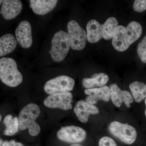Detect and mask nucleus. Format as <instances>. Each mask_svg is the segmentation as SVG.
Listing matches in <instances>:
<instances>
[{
	"label": "nucleus",
	"instance_id": "obj_1",
	"mask_svg": "<svg viewBox=\"0 0 146 146\" xmlns=\"http://www.w3.org/2000/svg\"><path fill=\"white\" fill-rule=\"evenodd\" d=\"M40 113V109L37 105L30 103L27 105L20 112L18 117L19 129L22 130L28 129L30 135L37 136L41 128L36 122V119Z\"/></svg>",
	"mask_w": 146,
	"mask_h": 146
},
{
	"label": "nucleus",
	"instance_id": "obj_2",
	"mask_svg": "<svg viewBox=\"0 0 146 146\" xmlns=\"http://www.w3.org/2000/svg\"><path fill=\"white\" fill-rule=\"evenodd\" d=\"M0 78L3 83L10 87H16L22 83L23 76L13 58L3 57L0 59Z\"/></svg>",
	"mask_w": 146,
	"mask_h": 146
},
{
	"label": "nucleus",
	"instance_id": "obj_3",
	"mask_svg": "<svg viewBox=\"0 0 146 146\" xmlns=\"http://www.w3.org/2000/svg\"><path fill=\"white\" fill-rule=\"evenodd\" d=\"M70 47L69 35L67 33L60 31L55 33L49 51L52 58L54 61L60 62L67 56Z\"/></svg>",
	"mask_w": 146,
	"mask_h": 146
},
{
	"label": "nucleus",
	"instance_id": "obj_4",
	"mask_svg": "<svg viewBox=\"0 0 146 146\" xmlns=\"http://www.w3.org/2000/svg\"><path fill=\"white\" fill-rule=\"evenodd\" d=\"M108 129L113 136L127 145L133 143L137 138L136 129L128 123L114 121L110 124Z\"/></svg>",
	"mask_w": 146,
	"mask_h": 146
},
{
	"label": "nucleus",
	"instance_id": "obj_5",
	"mask_svg": "<svg viewBox=\"0 0 146 146\" xmlns=\"http://www.w3.org/2000/svg\"><path fill=\"white\" fill-rule=\"evenodd\" d=\"M68 30L71 48L77 50L84 49L87 40L85 31L76 21L73 20L68 23Z\"/></svg>",
	"mask_w": 146,
	"mask_h": 146
},
{
	"label": "nucleus",
	"instance_id": "obj_6",
	"mask_svg": "<svg viewBox=\"0 0 146 146\" xmlns=\"http://www.w3.org/2000/svg\"><path fill=\"white\" fill-rule=\"evenodd\" d=\"M75 85V81L70 77L60 76L47 82L44 89L46 94L52 95L66 93L72 91Z\"/></svg>",
	"mask_w": 146,
	"mask_h": 146
},
{
	"label": "nucleus",
	"instance_id": "obj_7",
	"mask_svg": "<svg viewBox=\"0 0 146 146\" xmlns=\"http://www.w3.org/2000/svg\"><path fill=\"white\" fill-rule=\"evenodd\" d=\"M58 138L60 141L72 144H78L86 139V131L82 128L71 125L62 127L58 131Z\"/></svg>",
	"mask_w": 146,
	"mask_h": 146
},
{
	"label": "nucleus",
	"instance_id": "obj_8",
	"mask_svg": "<svg viewBox=\"0 0 146 146\" xmlns=\"http://www.w3.org/2000/svg\"><path fill=\"white\" fill-rule=\"evenodd\" d=\"M73 95L70 92L50 95L44 101L46 107L68 110L72 108Z\"/></svg>",
	"mask_w": 146,
	"mask_h": 146
},
{
	"label": "nucleus",
	"instance_id": "obj_9",
	"mask_svg": "<svg viewBox=\"0 0 146 146\" xmlns=\"http://www.w3.org/2000/svg\"><path fill=\"white\" fill-rule=\"evenodd\" d=\"M110 99L116 107H121L123 103L127 108L130 107L133 102L132 94L126 90H122L116 84H112L110 86Z\"/></svg>",
	"mask_w": 146,
	"mask_h": 146
},
{
	"label": "nucleus",
	"instance_id": "obj_10",
	"mask_svg": "<svg viewBox=\"0 0 146 146\" xmlns=\"http://www.w3.org/2000/svg\"><path fill=\"white\" fill-rule=\"evenodd\" d=\"M16 40L22 48H28L33 43L31 27L28 21H22L15 31Z\"/></svg>",
	"mask_w": 146,
	"mask_h": 146
},
{
	"label": "nucleus",
	"instance_id": "obj_11",
	"mask_svg": "<svg viewBox=\"0 0 146 146\" xmlns=\"http://www.w3.org/2000/svg\"><path fill=\"white\" fill-rule=\"evenodd\" d=\"M74 110L77 117L82 123L88 121L89 115H97L100 112L96 106L84 100H80L76 103Z\"/></svg>",
	"mask_w": 146,
	"mask_h": 146
},
{
	"label": "nucleus",
	"instance_id": "obj_12",
	"mask_svg": "<svg viewBox=\"0 0 146 146\" xmlns=\"http://www.w3.org/2000/svg\"><path fill=\"white\" fill-rule=\"evenodd\" d=\"M84 92L88 96L85 98V100L92 105L96 104L100 100L108 102L110 99V87L107 86L86 89Z\"/></svg>",
	"mask_w": 146,
	"mask_h": 146
},
{
	"label": "nucleus",
	"instance_id": "obj_13",
	"mask_svg": "<svg viewBox=\"0 0 146 146\" xmlns=\"http://www.w3.org/2000/svg\"><path fill=\"white\" fill-rule=\"evenodd\" d=\"M22 6V3L19 0L3 1L0 12L5 20H12L21 13Z\"/></svg>",
	"mask_w": 146,
	"mask_h": 146
},
{
	"label": "nucleus",
	"instance_id": "obj_14",
	"mask_svg": "<svg viewBox=\"0 0 146 146\" xmlns=\"http://www.w3.org/2000/svg\"><path fill=\"white\" fill-rule=\"evenodd\" d=\"M112 44L115 50L121 52L126 50L130 46L127 37L125 27L122 25L117 27L112 37Z\"/></svg>",
	"mask_w": 146,
	"mask_h": 146
},
{
	"label": "nucleus",
	"instance_id": "obj_15",
	"mask_svg": "<svg viewBox=\"0 0 146 146\" xmlns=\"http://www.w3.org/2000/svg\"><path fill=\"white\" fill-rule=\"evenodd\" d=\"M58 2L56 0H31L30 1V7L35 14L44 15L51 11Z\"/></svg>",
	"mask_w": 146,
	"mask_h": 146
},
{
	"label": "nucleus",
	"instance_id": "obj_16",
	"mask_svg": "<svg viewBox=\"0 0 146 146\" xmlns=\"http://www.w3.org/2000/svg\"><path fill=\"white\" fill-rule=\"evenodd\" d=\"M86 34L88 42L95 43L102 37V25L96 20H91L86 25Z\"/></svg>",
	"mask_w": 146,
	"mask_h": 146
},
{
	"label": "nucleus",
	"instance_id": "obj_17",
	"mask_svg": "<svg viewBox=\"0 0 146 146\" xmlns=\"http://www.w3.org/2000/svg\"><path fill=\"white\" fill-rule=\"evenodd\" d=\"M109 80V77L104 73L95 74L91 78H84L82 84L86 89H94L105 86Z\"/></svg>",
	"mask_w": 146,
	"mask_h": 146
},
{
	"label": "nucleus",
	"instance_id": "obj_18",
	"mask_svg": "<svg viewBox=\"0 0 146 146\" xmlns=\"http://www.w3.org/2000/svg\"><path fill=\"white\" fill-rule=\"evenodd\" d=\"M17 44V41L12 34L3 35L0 38V56H4L12 52Z\"/></svg>",
	"mask_w": 146,
	"mask_h": 146
},
{
	"label": "nucleus",
	"instance_id": "obj_19",
	"mask_svg": "<svg viewBox=\"0 0 146 146\" xmlns=\"http://www.w3.org/2000/svg\"><path fill=\"white\" fill-rule=\"evenodd\" d=\"M143 29L141 24L136 21H131L126 27L128 42L131 45L136 42L142 35Z\"/></svg>",
	"mask_w": 146,
	"mask_h": 146
},
{
	"label": "nucleus",
	"instance_id": "obj_20",
	"mask_svg": "<svg viewBox=\"0 0 146 146\" xmlns=\"http://www.w3.org/2000/svg\"><path fill=\"white\" fill-rule=\"evenodd\" d=\"M131 94L135 102L140 103L146 98V84L134 81L129 85Z\"/></svg>",
	"mask_w": 146,
	"mask_h": 146
},
{
	"label": "nucleus",
	"instance_id": "obj_21",
	"mask_svg": "<svg viewBox=\"0 0 146 146\" xmlns=\"http://www.w3.org/2000/svg\"><path fill=\"white\" fill-rule=\"evenodd\" d=\"M3 123L5 126L4 134L6 136H13L18 132L19 128V120L17 117H13L12 115H7Z\"/></svg>",
	"mask_w": 146,
	"mask_h": 146
},
{
	"label": "nucleus",
	"instance_id": "obj_22",
	"mask_svg": "<svg viewBox=\"0 0 146 146\" xmlns=\"http://www.w3.org/2000/svg\"><path fill=\"white\" fill-rule=\"evenodd\" d=\"M118 26V21L116 18H108L102 25V38L107 40L112 39Z\"/></svg>",
	"mask_w": 146,
	"mask_h": 146
},
{
	"label": "nucleus",
	"instance_id": "obj_23",
	"mask_svg": "<svg viewBox=\"0 0 146 146\" xmlns=\"http://www.w3.org/2000/svg\"><path fill=\"white\" fill-rule=\"evenodd\" d=\"M137 53L141 61L146 63V35L138 45Z\"/></svg>",
	"mask_w": 146,
	"mask_h": 146
},
{
	"label": "nucleus",
	"instance_id": "obj_24",
	"mask_svg": "<svg viewBox=\"0 0 146 146\" xmlns=\"http://www.w3.org/2000/svg\"><path fill=\"white\" fill-rule=\"evenodd\" d=\"M133 10L137 12H143L146 10V0H136L133 6Z\"/></svg>",
	"mask_w": 146,
	"mask_h": 146
},
{
	"label": "nucleus",
	"instance_id": "obj_25",
	"mask_svg": "<svg viewBox=\"0 0 146 146\" xmlns=\"http://www.w3.org/2000/svg\"><path fill=\"white\" fill-rule=\"evenodd\" d=\"M99 146H117L115 141L110 137L104 136L100 139L99 142Z\"/></svg>",
	"mask_w": 146,
	"mask_h": 146
},
{
	"label": "nucleus",
	"instance_id": "obj_26",
	"mask_svg": "<svg viewBox=\"0 0 146 146\" xmlns=\"http://www.w3.org/2000/svg\"><path fill=\"white\" fill-rule=\"evenodd\" d=\"M1 146H24L23 144L20 142H16L15 140L5 141L3 142Z\"/></svg>",
	"mask_w": 146,
	"mask_h": 146
},
{
	"label": "nucleus",
	"instance_id": "obj_27",
	"mask_svg": "<svg viewBox=\"0 0 146 146\" xmlns=\"http://www.w3.org/2000/svg\"><path fill=\"white\" fill-rule=\"evenodd\" d=\"M70 146H82L81 145H80L79 144H73L71 145Z\"/></svg>",
	"mask_w": 146,
	"mask_h": 146
},
{
	"label": "nucleus",
	"instance_id": "obj_28",
	"mask_svg": "<svg viewBox=\"0 0 146 146\" xmlns=\"http://www.w3.org/2000/svg\"><path fill=\"white\" fill-rule=\"evenodd\" d=\"M145 104L146 106V108L145 110V114L146 117V98L145 99Z\"/></svg>",
	"mask_w": 146,
	"mask_h": 146
},
{
	"label": "nucleus",
	"instance_id": "obj_29",
	"mask_svg": "<svg viewBox=\"0 0 146 146\" xmlns=\"http://www.w3.org/2000/svg\"><path fill=\"white\" fill-rule=\"evenodd\" d=\"M0 117H1V119H0V120H1V119H2V116H1H1H0Z\"/></svg>",
	"mask_w": 146,
	"mask_h": 146
}]
</instances>
